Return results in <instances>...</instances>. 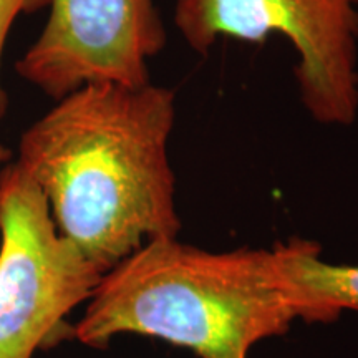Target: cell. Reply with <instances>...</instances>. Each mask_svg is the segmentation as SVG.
Segmentation results:
<instances>
[{
  "label": "cell",
  "mask_w": 358,
  "mask_h": 358,
  "mask_svg": "<svg viewBox=\"0 0 358 358\" xmlns=\"http://www.w3.org/2000/svg\"><path fill=\"white\" fill-rule=\"evenodd\" d=\"M101 272L60 236L42 189L17 163L0 169V358H32L71 334Z\"/></svg>",
  "instance_id": "obj_3"
},
{
  "label": "cell",
  "mask_w": 358,
  "mask_h": 358,
  "mask_svg": "<svg viewBox=\"0 0 358 358\" xmlns=\"http://www.w3.org/2000/svg\"><path fill=\"white\" fill-rule=\"evenodd\" d=\"M307 322L301 290L274 249L209 250L178 237L146 243L101 275L71 335L103 348L116 335L164 340L199 358H248L262 340Z\"/></svg>",
  "instance_id": "obj_2"
},
{
  "label": "cell",
  "mask_w": 358,
  "mask_h": 358,
  "mask_svg": "<svg viewBox=\"0 0 358 358\" xmlns=\"http://www.w3.org/2000/svg\"><path fill=\"white\" fill-rule=\"evenodd\" d=\"M47 6L48 0H0V123L3 122L8 110V95L2 85V58L7 37L22 13L37 12Z\"/></svg>",
  "instance_id": "obj_7"
},
{
  "label": "cell",
  "mask_w": 358,
  "mask_h": 358,
  "mask_svg": "<svg viewBox=\"0 0 358 358\" xmlns=\"http://www.w3.org/2000/svg\"><path fill=\"white\" fill-rule=\"evenodd\" d=\"M37 40L17 73L53 100L93 83L143 87L168 32L155 0H48Z\"/></svg>",
  "instance_id": "obj_5"
},
{
  "label": "cell",
  "mask_w": 358,
  "mask_h": 358,
  "mask_svg": "<svg viewBox=\"0 0 358 358\" xmlns=\"http://www.w3.org/2000/svg\"><path fill=\"white\" fill-rule=\"evenodd\" d=\"M8 158H10V153H8V150L3 145H0V169L6 166Z\"/></svg>",
  "instance_id": "obj_8"
},
{
  "label": "cell",
  "mask_w": 358,
  "mask_h": 358,
  "mask_svg": "<svg viewBox=\"0 0 358 358\" xmlns=\"http://www.w3.org/2000/svg\"><path fill=\"white\" fill-rule=\"evenodd\" d=\"M284 267L307 306V322H332L345 310L358 312V266L320 259V245L292 239L282 244Z\"/></svg>",
  "instance_id": "obj_6"
},
{
  "label": "cell",
  "mask_w": 358,
  "mask_h": 358,
  "mask_svg": "<svg viewBox=\"0 0 358 358\" xmlns=\"http://www.w3.org/2000/svg\"><path fill=\"white\" fill-rule=\"evenodd\" d=\"M353 2H355V3H358V0H353Z\"/></svg>",
  "instance_id": "obj_9"
},
{
  "label": "cell",
  "mask_w": 358,
  "mask_h": 358,
  "mask_svg": "<svg viewBox=\"0 0 358 358\" xmlns=\"http://www.w3.org/2000/svg\"><path fill=\"white\" fill-rule=\"evenodd\" d=\"M174 120L173 90L93 83L22 134L15 163L42 189L60 236L101 274L146 243L178 237Z\"/></svg>",
  "instance_id": "obj_1"
},
{
  "label": "cell",
  "mask_w": 358,
  "mask_h": 358,
  "mask_svg": "<svg viewBox=\"0 0 358 358\" xmlns=\"http://www.w3.org/2000/svg\"><path fill=\"white\" fill-rule=\"evenodd\" d=\"M353 0H176L185 42L208 55L219 37L262 42L280 34L299 53L294 73L315 122L352 124L358 113V10Z\"/></svg>",
  "instance_id": "obj_4"
}]
</instances>
